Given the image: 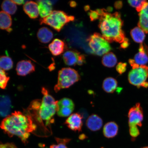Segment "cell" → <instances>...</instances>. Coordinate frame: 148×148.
Segmentation results:
<instances>
[{
    "label": "cell",
    "instance_id": "obj_1",
    "mask_svg": "<svg viewBox=\"0 0 148 148\" xmlns=\"http://www.w3.org/2000/svg\"><path fill=\"white\" fill-rule=\"evenodd\" d=\"M0 127L9 137L17 136L25 144L28 143L31 133L34 132L37 128L30 114L19 111H15L4 118Z\"/></svg>",
    "mask_w": 148,
    "mask_h": 148
},
{
    "label": "cell",
    "instance_id": "obj_2",
    "mask_svg": "<svg viewBox=\"0 0 148 148\" xmlns=\"http://www.w3.org/2000/svg\"><path fill=\"white\" fill-rule=\"evenodd\" d=\"M123 21L118 12L111 14L105 9L100 16L99 27L102 36L107 42L122 43L125 40V34L122 29Z\"/></svg>",
    "mask_w": 148,
    "mask_h": 148
},
{
    "label": "cell",
    "instance_id": "obj_3",
    "mask_svg": "<svg viewBox=\"0 0 148 148\" xmlns=\"http://www.w3.org/2000/svg\"><path fill=\"white\" fill-rule=\"evenodd\" d=\"M42 92L43 95L42 100L33 101L29 107L38 112L37 117L38 121L42 123L45 122L46 126H48L54 121L53 118L57 112L58 101L55 100L45 88H42Z\"/></svg>",
    "mask_w": 148,
    "mask_h": 148
},
{
    "label": "cell",
    "instance_id": "obj_4",
    "mask_svg": "<svg viewBox=\"0 0 148 148\" xmlns=\"http://www.w3.org/2000/svg\"><path fill=\"white\" fill-rule=\"evenodd\" d=\"M75 20L73 16H69L62 11L55 10L46 17L40 18V25L45 24L60 32L66 24Z\"/></svg>",
    "mask_w": 148,
    "mask_h": 148
},
{
    "label": "cell",
    "instance_id": "obj_5",
    "mask_svg": "<svg viewBox=\"0 0 148 148\" xmlns=\"http://www.w3.org/2000/svg\"><path fill=\"white\" fill-rule=\"evenodd\" d=\"M80 79V75L76 70L70 68H63L58 72V82L55 86V91L57 92L63 89L69 88Z\"/></svg>",
    "mask_w": 148,
    "mask_h": 148
},
{
    "label": "cell",
    "instance_id": "obj_6",
    "mask_svg": "<svg viewBox=\"0 0 148 148\" xmlns=\"http://www.w3.org/2000/svg\"><path fill=\"white\" fill-rule=\"evenodd\" d=\"M87 40L94 54L99 56L106 54L112 49L109 42L99 33H94Z\"/></svg>",
    "mask_w": 148,
    "mask_h": 148
},
{
    "label": "cell",
    "instance_id": "obj_7",
    "mask_svg": "<svg viewBox=\"0 0 148 148\" xmlns=\"http://www.w3.org/2000/svg\"><path fill=\"white\" fill-rule=\"evenodd\" d=\"M148 77V66H140L129 72L128 80L131 84L140 88Z\"/></svg>",
    "mask_w": 148,
    "mask_h": 148
},
{
    "label": "cell",
    "instance_id": "obj_8",
    "mask_svg": "<svg viewBox=\"0 0 148 148\" xmlns=\"http://www.w3.org/2000/svg\"><path fill=\"white\" fill-rule=\"evenodd\" d=\"M128 117L129 127L137 126V125L142 126L143 114V110L140 103H137L135 106L130 110Z\"/></svg>",
    "mask_w": 148,
    "mask_h": 148
},
{
    "label": "cell",
    "instance_id": "obj_9",
    "mask_svg": "<svg viewBox=\"0 0 148 148\" xmlns=\"http://www.w3.org/2000/svg\"><path fill=\"white\" fill-rule=\"evenodd\" d=\"M64 123L72 130L81 132L83 125L82 116L78 113L72 114L66 119Z\"/></svg>",
    "mask_w": 148,
    "mask_h": 148
},
{
    "label": "cell",
    "instance_id": "obj_10",
    "mask_svg": "<svg viewBox=\"0 0 148 148\" xmlns=\"http://www.w3.org/2000/svg\"><path fill=\"white\" fill-rule=\"evenodd\" d=\"M16 73L21 76H25L35 71V66L31 61L23 60L18 63L16 68Z\"/></svg>",
    "mask_w": 148,
    "mask_h": 148
},
{
    "label": "cell",
    "instance_id": "obj_11",
    "mask_svg": "<svg viewBox=\"0 0 148 148\" xmlns=\"http://www.w3.org/2000/svg\"><path fill=\"white\" fill-rule=\"evenodd\" d=\"M12 108V102L8 96H0V118H6L10 115Z\"/></svg>",
    "mask_w": 148,
    "mask_h": 148
},
{
    "label": "cell",
    "instance_id": "obj_12",
    "mask_svg": "<svg viewBox=\"0 0 148 148\" xmlns=\"http://www.w3.org/2000/svg\"><path fill=\"white\" fill-rule=\"evenodd\" d=\"M139 52L135 56L134 62L140 66H145L148 62V47L140 44Z\"/></svg>",
    "mask_w": 148,
    "mask_h": 148
},
{
    "label": "cell",
    "instance_id": "obj_13",
    "mask_svg": "<svg viewBox=\"0 0 148 148\" xmlns=\"http://www.w3.org/2000/svg\"><path fill=\"white\" fill-rule=\"evenodd\" d=\"M103 124L102 120L96 114H92L89 116L86 123L88 128L92 131L99 130L102 127Z\"/></svg>",
    "mask_w": 148,
    "mask_h": 148
},
{
    "label": "cell",
    "instance_id": "obj_14",
    "mask_svg": "<svg viewBox=\"0 0 148 148\" xmlns=\"http://www.w3.org/2000/svg\"><path fill=\"white\" fill-rule=\"evenodd\" d=\"M66 47L65 42L59 39H55L49 44L50 51L53 55L57 56L64 52Z\"/></svg>",
    "mask_w": 148,
    "mask_h": 148
},
{
    "label": "cell",
    "instance_id": "obj_15",
    "mask_svg": "<svg viewBox=\"0 0 148 148\" xmlns=\"http://www.w3.org/2000/svg\"><path fill=\"white\" fill-rule=\"evenodd\" d=\"M24 12L29 18L34 19L38 17L39 13L38 3L33 1H27L23 7Z\"/></svg>",
    "mask_w": 148,
    "mask_h": 148
},
{
    "label": "cell",
    "instance_id": "obj_16",
    "mask_svg": "<svg viewBox=\"0 0 148 148\" xmlns=\"http://www.w3.org/2000/svg\"><path fill=\"white\" fill-rule=\"evenodd\" d=\"M80 54L79 52L75 50L65 52L63 55V59L65 64L69 66L76 65Z\"/></svg>",
    "mask_w": 148,
    "mask_h": 148
},
{
    "label": "cell",
    "instance_id": "obj_17",
    "mask_svg": "<svg viewBox=\"0 0 148 148\" xmlns=\"http://www.w3.org/2000/svg\"><path fill=\"white\" fill-rule=\"evenodd\" d=\"M54 1H37L40 16L42 18L49 16L53 11L52 5Z\"/></svg>",
    "mask_w": 148,
    "mask_h": 148
},
{
    "label": "cell",
    "instance_id": "obj_18",
    "mask_svg": "<svg viewBox=\"0 0 148 148\" xmlns=\"http://www.w3.org/2000/svg\"><path fill=\"white\" fill-rule=\"evenodd\" d=\"M118 126L114 122L107 123L103 127V132L105 137L108 138H114L117 134Z\"/></svg>",
    "mask_w": 148,
    "mask_h": 148
},
{
    "label": "cell",
    "instance_id": "obj_19",
    "mask_svg": "<svg viewBox=\"0 0 148 148\" xmlns=\"http://www.w3.org/2000/svg\"><path fill=\"white\" fill-rule=\"evenodd\" d=\"M37 37L39 41L46 44L51 41L53 38V33L51 29L46 27H42L39 29Z\"/></svg>",
    "mask_w": 148,
    "mask_h": 148
},
{
    "label": "cell",
    "instance_id": "obj_20",
    "mask_svg": "<svg viewBox=\"0 0 148 148\" xmlns=\"http://www.w3.org/2000/svg\"><path fill=\"white\" fill-rule=\"evenodd\" d=\"M12 24V18L10 15L3 11L0 12V29L10 32Z\"/></svg>",
    "mask_w": 148,
    "mask_h": 148
},
{
    "label": "cell",
    "instance_id": "obj_21",
    "mask_svg": "<svg viewBox=\"0 0 148 148\" xmlns=\"http://www.w3.org/2000/svg\"><path fill=\"white\" fill-rule=\"evenodd\" d=\"M118 82L113 77H108L103 81L102 88L105 92L108 93H112L117 88Z\"/></svg>",
    "mask_w": 148,
    "mask_h": 148
},
{
    "label": "cell",
    "instance_id": "obj_22",
    "mask_svg": "<svg viewBox=\"0 0 148 148\" xmlns=\"http://www.w3.org/2000/svg\"><path fill=\"white\" fill-rule=\"evenodd\" d=\"M117 61L115 55L112 52H109L103 55L102 63L106 67L112 68L116 65Z\"/></svg>",
    "mask_w": 148,
    "mask_h": 148
},
{
    "label": "cell",
    "instance_id": "obj_23",
    "mask_svg": "<svg viewBox=\"0 0 148 148\" xmlns=\"http://www.w3.org/2000/svg\"><path fill=\"white\" fill-rule=\"evenodd\" d=\"M130 33L133 40L138 43L141 44L145 39V33L139 27H136L132 29Z\"/></svg>",
    "mask_w": 148,
    "mask_h": 148
},
{
    "label": "cell",
    "instance_id": "obj_24",
    "mask_svg": "<svg viewBox=\"0 0 148 148\" xmlns=\"http://www.w3.org/2000/svg\"><path fill=\"white\" fill-rule=\"evenodd\" d=\"M1 7L3 12L9 15L15 13L17 9L15 3L12 1L9 0L3 1L2 3Z\"/></svg>",
    "mask_w": 148,
    "mask_h": 148
},
{
    "label": "cell",
    "instance_id": "obj_25",
    "mask_svg": "<svg viewBox=\"0 0 148 148\" xmlns=\"http://www.w3.org/2000/svg\"><path fill=\"white\" fill-rule=\"evenodd\" d=\"M13 62L10 57L3 56L0 57V68L4 71H8L12 69Z\"/></svg>",
    "mask_w": 148,
    "mask_h": 148
},
{
    "label": "cell",
    "instance_id": "obj_26",
    "mask_svg": "<svg viewBox=\"0 0 148 148\" xmlns=\"http://www.w3.org/2000/svg\"><path fill=\"white\" fill-rule=\"evenodd\" d=\"M139 15L140 18L138 24V26L144 32L148 33V16L142 11L140 12Z\"/></svg>",
    "mask_w": 148,
    "mask_h": 148
},
{
    "label": "cell",
    "instance_id": "obj_27",
    "mask_svg": "<svg viewBox=\"0 0 148 148\" xmlns=\"http://www.w3.org/2000/svg\"><path fill=\"white\" fill-rule=\"evenodd\" d=\"M74 108V107H57V114L61 117H66L71 115Z\"/></svg>",
    "mask_w": 148,
    "mask_h": 148
},
{
    "label": "cell",
    "instance_id": "obj_28",
    "mask_svg": "<svg viewBox=\"0 0 148 148\" xmlns=\"http://www.w3.org/2000/svg\"><path fill=\"white\" fill-rule=\"evenodd\" d=\"M57 144H52L50 146V148H68L66 144L69 143L71 139L69 138H55Z\"/></svg>",
    "mask_w": 148,
    "mask_h": 148
},
{
    "label": "cell",
    "instance_id": "obj_29",
    "mask_svg": "<svg viewBox=\"0 0 148 148\" xmlns=\"http://www.w3.org/2000/svg\"><path fill=\"white\" fill-rule=\"evenodd\" d=\"M9 79L5 71L0 68V88L3 89L6 88Z\"/></svg>",
    "mask_w": 148,
    "mask_h": 148
},
{
    "label": "cell",
    "instance_id": "obj_30",
    "mask_svg": "<svg viewBox=\"0 0 148 148\" xmlns=\"http://www.w3.org/2000/svg\"><path fill=\"white\" fill-rule=\"evenodd\" d=\"M128 3L131 6L136 8L138 12H141L144 5L147 3L146 1H129Z\"/></svg>",
    "mask_w": 148,
    "mask_h": 148
},
{
    "label": "cell",
    "instance_id": "obj_31",
    "mask_svg": "<svg viewBox=\"0 0 148 148\" xmlns=\"http://www.w3.org/2000/svg\"><path fill=\"white\" fill-rule=\"evenodd\" d=\"M74 107L75 104L71 99L67 98L61 99L57 103V107Z\"/></svg>",
    "mask_w": 148,
    "mask_h": 148
},
{
    "label": "cell",
    "instance_id": "obj_32",
    "mask_svg": "<svg viewBox=\"0 0 148 148\" xmlns=\"http://www.w3.org/2000/svg\"><path fill=\"white\" fill-rule=\"evenodd\" d=\"M127 65L126 63L119 62L116 66V71L120 75L124 73L126 71Z\"/></svg>",
    "mask_w": 148,
    "mask_h": 148
},
{
    "label": "cell",
    "instance_id": "obj_33",
    "mask_svg": "<svg viewBox=\"0 0 148 148\" xmlns=\"http://www.w3.org/2000/svg\"><path fill=\"white\" fill-rule=\"evenodd\" d=\"M88 16L90 18V21H94L97 19H99L100 16L96 10H90L88 13Z\"/></svg>",
    "mask_w": 148,
    "mask_h": 148
},
{
    "label": "cell",
    "instance_id": "obj_34",
    "mask_svg": "<svg viewBox=\"0 0 148 148\" xmlns=\"http://www.w3.org/2000/svg\"><path fill=\"white\" fill-rule=\"evenodd\" d=\"M129 132L131 136L133 138L137 137L140 133L137 126L129 127Z\"/></svg>",
    "mask_w": 148,
    "mask_h": 148
},
{
    "label": "cell",
    "instance_id": "obj_35",
    "mask_svg": "<svg viewBox=\"0 0 148 148\" xmlns=\"http://www.w3.org/2000/svg\"><path fill=\"white\" fill-rule=\"evenodd\" d=\"M0 148H18L14 144L12 143H3L0 142Z\"/></svg>",
    "mask_w": 148,
    "mask_h": 148
},
{
    "label": "cell",
    "instance_id": "obj_36",
    "mask_svg": "<svg viewBox=\"0 0 148 148\" xmlns=\"http://www.w3.org/2000/svg\"><path fill=\"white\" fill-rule=\"evenodd\" d=\"M86 57L84 55L80 54L79 55L77 64L78 65L81 66L86 63Z\"/></svg>",
    "mask_w": 148,
    "mask_h": 148
},
{
    "label": "cell",
    "instance_id": "obj_37",
    "mask_svg": "<svg viewBox=\"0 0 148 148\" xmlns=\"http://www.w3.org/2000/svg\"><path fill=\"white\" fill-rule=\"evenodd\" d=\"M129 40L128 39L125 38L124 41L121 43V45H120V47H121V48H122V49H125L129 47Z\"/></svg>",
    "mask_w": 148,
    "mask_h": 148
},
{
    "label": "cell",
    "instance_id": "obj_38",
    "mask_svg": "<svg viewBox=\"0 0 148 148\" xmlns=\"http://www.w3.org/2000/svg\"><path fill=\"white\" fill-rule=\"evenodd\" d=\"M123 6V2L121 1H116L114 4V7L116 9H121Z\"/></svg>",
    "mask_w": 148,
    "mask_h": 148
},
{
    "label": "cell",
    "instance_id": "obj_39",
    "mask_svg": "<svg viewBox=\"0 0 148 148\" xmlns=\"http://www.w3.org/2000/svg\"><path fill=\"white\" fill-rule=\"evenodd\" d=\"M141 11L148 16V3L147 2L145 3Z\"/></svg>",
    "mask_w": 148,
    "mask_h": 148
},
{
    "label": "cell",
    "instance_id": "obj_40",
    "mask_svg": "<svg viewBox=\"0 0 148 148\" xmlns=\"http://www.w3.org/2000/svg\"><path fill=\"white\" fill-rule=\"evenodd\" d=\"M14 2L15 3L16 5H21L23 4V3H26L25 2H27V1H23V0H19V1H18V0H16V1H12Z\"/></svg>",
    "mask_w": 148,
    "mask_h": 148
},
{
    "label": "cell",
    "instance_id": "obj_41",
    "mask_svg": "<svg viewBox=\"0 0 148 148\" xmlns=\"http://www.w3.org/2000/svg\"><path fill=\"white\" fill-rule=\"evenodd\" d=\"M69 3L70 6L72 7H73V8L76 7L77 5L76 2H75V1H71Z\"/></svg>",
    "mask_w": 148,
    "mask_h": 148
},
{
    "label": "cell",
    "instance_id": "obj_42",
    "mask_svg": "<svg viewBox=\"0 0 148 148\" xmlns=\"http://www.w3.org/2000/svg\"><path fill=\"white\" fill-rule=\"evenodd\" d=\"M141 87L145 88H147L148 87V82H146L144 83L143 84H142Z\"/></svg>",
    "mask_w": 148,
    "mask_h": 148
},
{
    "label": "cell",
    "instance_id": "obj_43",
    "mask_svg": "<svg viewBox=\"0 0 148 148\" xmlns=\"http://www.w3.org/2000/svg\"><path fill=\"white\" fill-rule=\"evenodd\" d=\"M86 135L84 134L81 135L79 136V138L81 140H83L84 139L86 138Z\"/></svg>",
    "mask_w": 148,
    "mask_h": 148
},
{
    "label": "cell",
    "instance_id": "obj_44",
    "mask_svg": "<svg viewBox=\"0 0 148 148\" xmlns=\"http://www.w3.org/2000/svg\"><path fill=\"white\" fill-rule=\"evenodd\" d=\"M90 9V7L89 5H86V6H85L84 7V9L86 11H87L89 10Z\"/></svg>",
    "mask_w": 148,
    "mask_h": 148
},
{
    "label": "cell",
    "instance_id": "obj_45",
    "mask_svg": "<svg viewBox=\"0 0 148 148\" xmlns=\"http://www.w3.org/2000/svg\"><path fill=\"white\" fill-rule=\"evenodd\" d=\"M142 148H148V147H144Z\"/></svg>",
    "mask_w": 148,
    "mask_h": 148
}]
</instances>
